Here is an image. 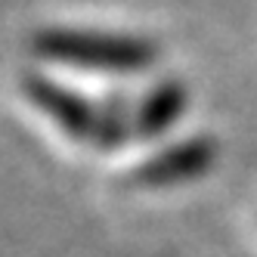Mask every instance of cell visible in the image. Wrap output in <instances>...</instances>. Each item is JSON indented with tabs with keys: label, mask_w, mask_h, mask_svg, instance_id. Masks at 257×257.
<instances>
[{
	"label": "cell",
	"mask_w": 257,
	"mask_h": 257,
	"mask_svg": "<svg viewBox=\"0 0 257 257\" xmlns=\"http://www.w3.org/2000/svg\"><path fill=\"white\" fill-rule=\"evenodd\" d=\"M38 50L62 62L90 68H118V71L143 68L155 56L146 41L115 38V34H84V31H47L38 38Z\"/></svg>",
	"instance_id": "6da1fadb"
}]
</instances>
